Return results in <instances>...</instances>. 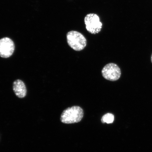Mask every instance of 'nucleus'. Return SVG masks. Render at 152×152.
Returning <instances> with one entry per match:
<instances>
[{
  "label": "nucleus",
  "mask_w": 152,
  "mask_h": 152,
  "mask_svg": "<svg viewBox=\"0 0 152 152\" xmlns=\"http://www.w3.org/2000/svg\"><path fill=\"white\" fill-rule=\"evenodd\" d=\"M84 115L83 110L79 106L68 107L63 111L60 117L61 122L66 124L77 123L82 119Z\"/></svg>",
  "instance_id": "f257e3e1"
},
{
  "label": "nucleus",
  "mask_w": 152,
  "mask_h": 152,
  "mask_svg": "<svg viewBox=\"0 0 152 152\" xmlns=\"http://www.w3.org/2000/svg\"><path fill=\"white\" fill-rule=\"evenodd\" d=\"M66 39L68 45L75 51L83 50L87 45L86 39L84 36L77 31L68 32L66 34Z\"/></svg>",
  "instance_id": "f03ea898"
},
{
  "label": "nucleus",
  "mask_w": 152,
  "mask_h": 152,
  "mask_svg": "<svg viewBox=\"0 0 152 152\" xmlns=\"http://www.w3.org/2000/svg\"><path fill=\"white\" fill-rule=\"evenodd\" d=\"M84 22L87 31L91 34H98L102 30V23L100 21L99 17L96 14H87L85 17Z\"/></svg>",
  "instance_id": "7ed1b4c3"
},
{
  "label": "nucleus",
  "mask_w": 152,
  "mask_h": 152,
  "mask_svg": "<svg viewBox=\"0 0 152 152\" xmlns=\"http://www.w3.org/2000/svg\"><path fill=\"white\" fill-rule=\"evenodd\" d=\"M102 75L104 79L110 81H115L120 78L121 75L120 68L116 64L110 63L106 64L102 70Z\"/></svg>",
  "instance_id": "20e7f679"
},
{
  "label": "nucleus",
  "mask_w": 152,
  "mask_h": 152,
  "mask_svg": "<svg viewBox=\"0 0 152 152\" xmlns=\"http://www.w3.org/2000/svg\"><path fill=\"white\" fill-rule=\"evenodd\" d=\"M15 46L14 42L8 37H4L0 39V56L7 58L13 54Z\"/></svg>",
  "instance_id": "39448f33"
},
{
  "label": "nucleus",
  "mask_w": 152,
  "mask_h": 152,
  "mask_svg": "<svg viewBox=\"0 0 152 152\" xmlns=\"http://www.w3.org/2000/svg\"><path fill=\"white\" fill-rule=\"evenodd\" d=\"M13 90L15 95L19 98H24L26 96L27 91L25 84L20 80H17L13 83Z\"/></svg>",
  "instance_id": "423d86ee"
},
{
  "label": "nucleus",
  "mask_w": 152,
  "mask_h": 152,
  "mask_svg": "<svg viewBox=\"0 0 152 152\" xmlns=\"http://www.w3.org/2000/svg\"><path fill=\"white\" fill-rule=\"evenodd\" d=\"M114 120V116L113 114L107 113L102 116L101 119L102 123L111 124L113 123Z\"/></svg>",
  "instance_id": "0eeeda50"
},
{
  "label": "nucleus",
  "mask_w": 152,
  "mask_h": 152,
  "mask_svg": "<svg viewBox=\"0 0 152 152\" xmlns=\"http://www.w3.org/2000/svg\"><path fill=\"white\" fill-rule=\"evenodd\" d=\"M151 62H152V55H151Z\"/></svg>",
  "instance_id": "6e6552de"
}]
</instances>
